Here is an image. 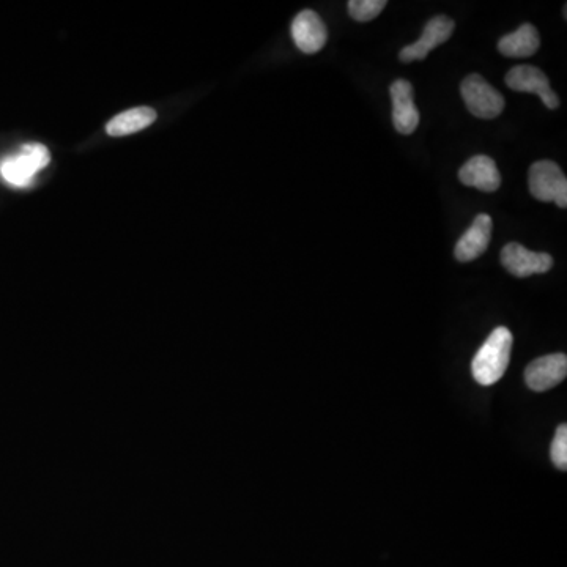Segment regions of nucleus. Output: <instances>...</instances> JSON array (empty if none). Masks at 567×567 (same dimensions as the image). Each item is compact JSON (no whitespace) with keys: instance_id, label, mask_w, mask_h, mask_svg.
Listing matches in <instances>:
<instances>
[{"instance_id":"nucleus-2","label":"nucleus","mask_w":567,"mask_h":567,"mask_svg":"<svg viewBox=\"0 0 567 567\" xmlns=\"http://www.w3.org/2000/svg\"><path fill=\"white\" fill-rule=\"evenodd\" d=\"M51 161V153L43 144H26L19 153L7 156L0 163V175L10 185L24 188L34 180V175L45 169Z\"/></svg>"},{"instance_id":"nucleus-12","label":"nucleus","mask_w":567,"mask_h":567,"mask_svg":"<svg viewBox=\"0 0 567 567\" xmlns=\"http://www.w3.org/2000/svg\"><path fill=\"white\" fill-rule=\"evenodd\" d=\"M460 182L465 186L493 193L501 185V175L497 164L486 155L473 156L459 171Z\"/></svg>"},{"instance_id":"nucleus-8","label":"nucleus","mask_w":567,"mask_h":567,"mask_svg":"<svg viewBox=\"0 0 567 567\" xmlns=\"http://www.w3.org/2000/svg\"><path fill=\"white\" fill-rule=\"evenodd\" d=\"M454 24L453 19L448 16H435L430 19L429 23L424 27L423 35L413 45L405 46L399 54L402 62L410 63L415 60H424L429 56V52L437 46L443 45L453 35Z\"/></svg>"},{"instance_id":"nucleus-16","label":"nucleus","mask_w":567,"mask_h":567,"mask_svg":"<svg viewBox=\"0 0 567 567\" xmlns=\"http://www.w3.org/2000/svg\"><path fill=\"white\" fill-rule=\"evenodd\" d=\"M552 454L553 464L560 470H567V427L566 424H561L556 429L555 438L552 441Z\"/></svg>"},{"instance_id":"nucleus-10","label":"nucleus","mask_w":567,"mask_h":567,"mask_svg":"<svg viewBox=\"0 0 567 567\" xmlns=\"http://www.w3.org/2000/svg\"><path fill=\"white\" fill-rule=\"evenodd\" d=\"M391 100H393V123L397 133H415L419 125V112L413 101V87L405 79H397L391 84Z\"/></svg>"},{"instance_id":"nucleus-11","label":"nucleus","mask_w":567,"mask_h":567,"mask_svg":"<svg viewBox=\"0 0 567 567\" xmlns=\"http://www.w3.org/2000/svg\"><path fill=\"white\" fill-rule=\"evenodd\" d=\"M492 238V218L486 213L476 216L470 229L457 241L454 256L459 262H471L478 259L489 248Z\"/></svg>"},{"instance_id":"nucleus-13","label":"nucleus","mask_w":567,"mask_h":567,"mask_svg":"<svg viewBox=\"0 0 567 567\" xmlns=\"http://www.w3.org/2000/svg\"><path fill=\"white\" fill-rule=\"evenodd\" d=\"M541 46L539 40L538 29L533 24H522L516 32L504 35L498 41V51L506 57L512 59H523V57H531L538 52Z\"/></svg>"},{"instance_id":"nucleus-5","label":"nucleus","mask_w":567,"mask_h":567,"mask_svg":"<svg viewBox=\"0 0 567 567\" xmlns=\"http://www.w3.org/2000/svg\"><path fill=\"white\" fill-rule=\"evenodd\" d=\"M501 264L517 278L542 275L553 267V259L545 252H533L519 243H509L501 251Z\"/></svg>"},{"instance_id":"nucleus-9","label":"nucleus","mask_w":567,"mask_h":567,"mask_svg":"<svg viewBox=\"0 0 567 567\" xmlns=\"http://www.w3.org/2000/svg\"><path fill=\"white\" fill-rule=\"evenodd\" d=\"M292 38L301 52L315 54L327 45V26L317 13L312 10H303L293 19Z\"/></svg>"},{"instance_id":"nucleus-15","label":"nucleus","mask_w":567,"mask_h":567,"mask_svg":"<svg viewBox=\"0 0 567 567\" xmlns=\"http://www.w3.org/2000/svg\"><path fill=\"white\" fill-rule=\"evenodd\" d=\"M386 0H350L349 13L358 23H369L385 10Z\"/></svg>"},{"instance_id":"nucleus-4","label":"nucleus","mask_w":567,"mask_h":567,"mask_svg":"<svg viewBox=\"0 0 567 567\" xmlns=\"http://www.w3.org/2000/svg\"><path fill=\"white\" fill-rule=\"evenodd\" d=\"M460 93L468 111L478 119L492 120L503 112V95L493 89L482 76L470 75L465 78L460 86Z\"/></svg>"},{"instance_id":"nucleus-14","label":"nucleus","mask_w":567,"mask_h":567,"mask_svg":"<svg viewBox=\"0 0 567 567\" xmlns=\"http://www.w3.org/2000/svg\"><path fill=\"white\" fill-rule=\"evenodd\" d=\"M156 117H158V114H156L155 109L149 108V106L133 108L130 111L115 115L114 119L106 125V131L112 138L128 136V134L138 133V131L149 128L150 125L155 123Z\"/></svg>"},{"instance_id":"nucleus-3","label":"nucleus","mask_w":567,"mask_h":567,"mask_svg":"<svg viewBox=\"0 0 567 567\" xmlns=\"http://www.w3.org/2000/svg\"><path fill=\"white\" fill-rule=\"evenodd\" d=\"M531 196L541 202H555L567 207V178L561 167L553 161H538L530 167L528 175Z\"/></svg>"},{"instance_id":"nucleus-1","label":"nucleus","mask_w":567,"mask_h":567,"mask_svg":"<svg viewBox=\"0 0 567 567\" xmlns=\"http://www.w3.org/2000/svg\"><path fill=\"white\" fill-rule=\"evenodd\" d=\"M512 341L514 338L511 331L506 327H498L482 344L471 361V372L479 385L490 386L503 377L511 358Z\"/></svg>"},{"instance_id":"nucleus-6","label":"nucleus","mask_w":567,"mask_h":567,"mask_svg":"<svg viewBox=\"0 0 567 567\" xmlns=\"http://www.w3.org/2000/svg\"><path fill=\"white\" fill-rule=\"evenodd\" d=\"M506 86L516 92L534 93L541 98L545 108L556 109L560 106V98L550 89V81L539 68L531 65H519L506 75Z\"/></svg>"},{"instance_id":"nucleus-7","label":"nucleus","mask_w":567,"mask_h":567,"mask_svg":"<svg viewBox=\"0 0 567 567\" xmlns=\"http://www.w3.org/2000/svg\"><path fill=\"white\" fill-rule=\"evenodd\" d=\"M567 375V356L564 353L542 356L531 361L525 371V382L536 393L549 391L560 385Z\"/></svg>"}]
</instances>
